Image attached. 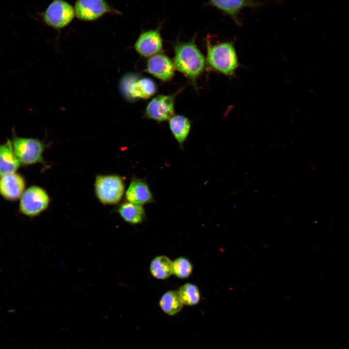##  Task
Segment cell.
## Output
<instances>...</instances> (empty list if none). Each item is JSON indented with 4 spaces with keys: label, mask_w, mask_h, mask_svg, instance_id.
<instances>
[{
    "label": "cell",
    "mask_w": 349,
    "mask_h": 349,
    "mask_svg": "<svg viewBox=\"0 0 349 349\" xmlns=\"http://www.w3.org/2000/svg\"><path fill=\"white\" fill-rule=\"evenodd\" d=\"M25 183L23 177L16 173L0 177V194L8 200L20 197L24 191Z\"/></svg>",
    "instance_id": "cell-11"
},
{
    "label": "cell",
    "mask_w": 349,
    "mask_h": 349,
    "mask_svg": "<svg viewBox=\"0 0 349 349\" xmlns=\"http://www.w3.org/2000/svg\"><path fill=\"white\" fill-rule=\"evenodd\" d=\"M49 202L46 191L37 186H32L24 190L20 197L19 211L30 217L36 216L48 206Z\"/></svg>",
    "instance_id": "cell-5"
},
{
    "label": "cell",
    "mask_w": 349,
    "mask_h": 349,
    "mask_svg": "<svg viewBox=\"0 0 349 349\" xmlns=\"http://www.w3.org/2000/svg\"><path fill=\"white\" fill-rule=\"evenodd\" d=\"M95 191L101 202L115 204L122 198L125 186L122 179L118 175H98L95 179Z\"/></svg>",
    "instance_id": "cell-3"
},
{
    "label": "cell",
    "mask_w": 349,
    "mask_h": 349,
    "mask_svg": "<svg viewBox=\"0 0 349 349\" xmlns=\"http://www.w3.org/2000/svg\"><path fill=\"white\" fill-rule=\"evenodd\" d=\"M118 212L125 222L132 224L141 223L145 217V210L142 205L130 202L121 205L118 209Z\"/></svg>",
    "instance_id": "cell-17"
},
{
    "label": "cell",
    "mask_w": 349,
    "mask_h": 349,
    "mask_svg": "<svg viewBox=\"0 0 349 349\" xmlns=\"http://www.w3.org/2000/svg\"><path fill=\"white\" fill-rule=\"evenodd\" d=\"M12 143L14 151L21 163L31 165L42 161L45 146L40 140L15 136Z\"/></svg>",
    "instance_id": "cell-4"
},
{
    "label": "cell",
    "mask_w": 349,
    "mask_h": 349,
    "mask_svg": "<svg viewBox=\"0 0 349 349\" xmlns=\"http://www.w3.org/2000/svg\"><path fill=\"white\" fill-rule=\"evenodd\" d=\"M159 304L162 311L170 316L178 313L183 306L178 292L174 290L164 293L160 298Z\"/></svg>",
    "instance_id": "cell-19"
},
{
    "label": "cell",
    "mask_w": 349,
    "mask_h": 349,
    "mask_svg": "<svg viewBox=\"0 0 349 349\" xmlns=\"http://www.w3.org/2000/svg\"><path fill=\"white\" fill-rule=\"evenodd\" d=\"M150 271L158 279H165L173 273V262L165 255L158 256L151 262Z\"/></svg>",
    "instance_id": "cell-18"
},
{
    "label": "cell",
    "mask_w": 349,
    "mask_h": 349,
    "mask_svg": "<svg viewBox=\"0 0 349 349\" xmlns=\"http://www.w3.org/2000/svg\"><path fill=\"white\" fill-rule=\"evenodd\" d=\"M174 113V99L171 95H160L148 104L145 116L158 122L169 120Z\"/></svg>",
    "instance_id": "cell-8"
},
{
    "label": "cell",
    "mask_w": 349,
    "mask_h": 349,
    "mask_svg": "<svg viewBox=\"0 0 349 349\" xmlns=\"http://www.w3.org/2000/svg\"><path fill=\"white\" fill-rule=\"evenodd\" d=\"M207 4L212 6L230 16L237 24H240L238 15L246 7H255L259 3L254 0H208Z\"/></svg>",
    "instance_id": "cell-12"
},
{
    "label": "cell",
    "mask_w": 349,
    "mask_h": 349,
    "mask_svg": "<svg viewBox=\"0 0 349 349\" xmlns=\"http://www.w3.org/2000/svg\"><path fill=\"white\" fill-rule=\"evenodd\" d=\"M169 120L170 130L182 147L190 133V123L187 117L180 115L173 116Z\"/></svg>",
    "instance_id": "cell-16"
},
{
    "label": "cell",
    "mask_w": 349,
    "mask_h": 349,
    "mask_svg": "<svg viewBox=\"0 0 349 349\" xmlns=\"http://www.w3.org/2000/svg\"><path fill=\"white\" fill-rule=\"evenodd\" d=\"M75 16L74 8L64 0H53L43 15L44 22L54 29L67 26Z\"/></svg>",
    "instance_id": "cell-6"
},
{
    "label": "cell",
    "mask_w": 349,
    "mask_h": 349,
    "mask_svg": "<svg viewBox=\"0 0 349 349\" xmlns=\"http://www.w3.org/2000/svg\"><path fill=\"white\" fill-rule=\"evenodd\" d=\"M192 266L185 257H179L173 262V273L180 279L188 278L191 273Z\"/></svg>",
    "instance_id": "cell-21"
},
{
    "label": "cell",
    "mask_w": 349,
    "mask_h": 349,
    "mask_svg": "<svg viewBox=\"0 0 349 349\" xmlns=\"http://www.w3.org/2000/svg\"><path fill=\"white\" fill-rule=\"evenodd\" d=\"M20 164L14 151L12 142L8 140L0 145V177L15 173Z\"/></svg>",
    "instance_id": "cell-15"
},
{
    "label": "cell",
    "mask_w": 349,
    "mask_h": 349,
    "mask_svg": "<svg viewBox=\"0 0 349 349\" xmlns=\"http://www.w3.org/2000/svg\"><path fill=\"white\" fill-rule=\"evenodd\" d=\"M160 24L156 29L142 32L134 48L142 56L148 57L158 54L162 48V39L160 33Z\"/></svg>",
    "instance_id": "cell-9"
},
{
    "label": "cell",
    "mask_w": 349,
    "mask_h": 349,
    "mask_svg": "<svg viewBox=\"0 0 349 349\" xmlns=\"http://www.w3.org/2000/svg\"><path fill=\"white\" fill-rule=\"evenodd\" d=\"M126 91L132 98L146 99L155 94L156 86L150 79L134 78L127 84Z\"/></svg>",
    "instance_id": "cell-14"
},
{
    "label": "cell",
    "mask_w": 349,
    "mask_h": 349,
    "mask_svg": "<svg viewBox=\"0 0 349 349\" xmlns=\"http://www.w3.org/2000/svg\"><path fill=\"white\" fill-rule=\"evenodd\" d=\"M206 61L214 70L234 76L239 63L233 42L217 43L208 47Z\"/></svg>",
    "instance_id": "cell-2"
},
{
    "label": "cell",
    "mask_w": 349,
    "mask_h": 349,
    "mask_svg": "<svg viewBox=\"0 0 349 349\" xmlns=\"http://www.w3.org/2000/svg\"><path fill=\"white\" fill-rule=\"evenodd\" d=\"M196 35L187 42H177L174 46V66L188 78L195 80L203 71L205 57L195 43Z\"/></svg>",
    "instance_id": "cell-1"
},
{
    "label": "cell",
    "mask_w": 349,
    "mask_h": 349,
    "mask_svg": "<svg viewBox=\"0 0 349 349\" xmlns=\"http://www.w3.org/2000/svg\"><path fill=\"white\" fill-rule=\"evenodd\" d=\"M174 70V64L167 56L157 54L148 60L145 71L161 80L168 81L173 78Z\"/></svg>",
    "instance_id": "cell-10"
},
{
    "label": "cell",
    "mask_w": 349,
    "mask_h": 349,
    "mask_svg": "<svg viewBox=\"0 0 349 349\" xmlns=\"http://www.w3.org/2000/svg\"><path fill=\"white\" fill-rule=\"evenodd\" d=\"M126 198L128 202L142 206L154 201L147 183L142 179H134L131 181Z\"/></svg>",
    "instance_id": "cell-13"
},
{
    "label": "cell",
    "mask_w": 349,
    "mask_h": 349,
    "mask_svg": "<svg viewBox=\"0 0 349 349\" xmlns=\"http://www.w3.org/2000/svg\"><path fill=\"white\" fill-rule=\"evenodd\" d=\"M74 10L76 17L85 21L95 20L107 13L121 14L105 0H77Z\"/></svg>",
    "instance_id": "cell-7"
},
{
    "label": "cell",
    "mask_w": 349,
    "mask_h": 349,
    "mask_svg": "<svg viewBox=\"0 0 349 349\" xmlns=\"http://www.w3.org/2000/svg\"><path fill=\"white\" fill-rule=\"evenodd\" d=\"M178 292L182 302L185 305H195L200 300L199 289L192 284L187 283L184 285L180 287Z\"/></svg>",
    "instance_id": "cell-20"
}]
</instances>
